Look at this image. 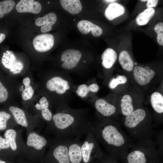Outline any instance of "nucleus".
<instances>
[{
	"instance_id": "nucleus-1",
	"label": "nucleus",
	"mask_w": 163,
	"mask_h": 163,
	"mask_svg": "<svg viewBox=\"0 0 163 163\" xmlns=\"http://www.w3.org/2000/svg\"><path fill=\"white\" fill-rule=\"evenodd\" d=\"M52 120L59 137L79 138L86 135L91 129V123L69 113H56L53 116Z\"/></svg>"
},
{
	"instance_id": "nucleus-2",
	"label": "nucleus",
	"mask_w": 163,
	"mask_h": 163,
	"mask_svg": "<svg viewBox=\"0 0 163 163\" xmlns=\"http://www.w3.org/2000/svg\"><path fill=\"white\" fill-rule=\"evenodd\" d=\"M91 129L98 141L112 152L125 148L127 140L118 127L108 120L91 124Z\"/></svg>"
},
{
	"instance_id": "nucleus-3",
	"label": "nucleus",
	"mask_w": 163,
	"mask_h": 163,
	"mask_svg": "<svg viewBox=\"0 0 163 163\" xmlns=\"http://www.w3.org/2000/svg\"><path fill=\"white\" fill-rule=\"evenodd\" d=\"M70 139L59 137L45 159V163H70L68 151Z\"/></svg>"
},
{
	"instance_id": "nucleus-4",
	"label": "nucleus",
	"mask_w": 163,
	"mask_h": 163,
	"mask_svg": "<svg viewBox=\"0 0 163 163\" xmlns=\"http://www.w3.org/2000/svg\"><path fill=\"white\" fill-rule=\"evenodd\" d=\"M86 135L81 147L83 163H91L93 159L101 155L102 152L91 129Z\"/></svg>"
},
{
	"instance_id": "nucleus-5",
	"label": "nucleus",
	"mask_w": 163,
	"mask_h": 163,
	"mask_svg": "<svg viewBox=\"0 0 163 163\" xmlns=\"http://www.w3.org/2000/svg\"><path fill=\"white\" fill-rule=\"evenodd\" d=\"M146 117L147 113L145 110L141 108L136 109L126 116L124 125L133 135L137 136L146 129L144 126H150V125L145 123Z\"/></svg>"
},
{
	"instance_id": "nucleus-6",
	"label": "nucleus",
	"mask_w": 163,
	"mask_h": 163,
	"mask_svg": "<svg viewBox=\"0 0 163 163\" xmlns=\"http://www.w3.org/2000/svg\"><path fill=\"white\" fill-rule=\"evenodd\" d=\"M133 77L136 83L141 86H146L155 79L157 74L155 71L148 66H137L134 67Z\"/></svg>"
},
{
	"instance_id": "nucleus-7",
	"label": "nucleus",
	"mask_w": 163,
	"mask_h": 163,
	"mask_svg": "<svg viewBox=\"0 0 163 163\" xmlns=\"http://www.w3.org/2000/svg\"><path fill=\"white\" fill-rule=\"evenodd\" d=\"M33 43L36 50L44 52L50 50L54 43V37L52 34H44L36 36L34 39Z\"/></svg>"
},
{
	"instance_id": "nucleus-8",
	"label": "nucleus",
	"mask_w": 163,
	"mask_h": 163,
	"mask_svg": "<svg viewBox=\"0 0 163 163\" xmlns=\"http://www.w3.org/2000/svg\"><path fill=\"white\" fill-rule=\"evenodd\" d=\"M81 56V53L78 50L68 49L65 50L61 56V60L64 62L62 65V67L69 69L74 68L79 62Z\"/></svg>"
},
{
	"instance_id": "nucleus-9",
	"label": "nucleus",
	"mask_w": 163,
	"mask_h": 163,
	"mask_svg": "<svg viewBox=\"0 0 163 163\" xmlns=\"http://www.w3.org/2000/svg\"><path fill=\"white\" fill-rule=\"evenodd\" d=\"M82 143L78 138L70 139L68 151L70 163H83L81 150Z\"/></svg>"
},
{
	"instance_id": "nucleus-10",
	"label": "nucleus",
	"mask_w": 163,
	"mask_h": 163,
	"mask_svg": "<svg viewBox=\"0 0 163 163\" xmlns=\"http://www.w3.org/2000/svg\"><path fill=\"white\" fill-rule=\"evenodd\" d=\"M46 86L49 91H55L59 94L64 93L70 88L67 81L59 76L53 77L48 80Z\"/></svg>"
},
{
	"instance_id": "nucleus-11",
	"label": "nucleus",
	"mask_w": 163,
	"mask_h": 163,
	"mask_svg": "<svg viewBox=\"0 0 163 163\" xmlns=\"http://www.w3.org/2000/svg\"><path fill=\"white\" fill-rule=\"evenodd\" d=\"M149 147V145L145 146H137L133 149L128 155L127 159L128 163H146L147 159L146 152Z\"/></svg>"
},
{
	"instance_id": "nucleus-12",
	"label": "nucleus",
	"mask_w": 163,
	"mask_h": 163,
	"mask_svg": "<svg viewBox=\"0 0 163 163\" xmlns=\"http://www.w3.org/2000/svg\"><path fill=\"white\" fill-rule=\"evenodd\" d=\"M42 8L40 3L34 0H21L17 4L16 10L19 12H30L37 14L40 11Z\"/></svg>"
},
{
	"instance_id": "nucleus-13",
	"label": "nucleus",
	"mask_w": 163,
	"mask_h": 163,
	"mask_svg": "<svg viewBox=\"0 0 163 163\" xmlns=\"http://www.w3.org/2000/svg\"><path fill=\"white\" fill-rule=\"evenodd\" d=\"M56 20V14L54 13L50 12L42 17L37 18L35 23L37 26H42L40 29L41 31L46 33L51 30L52 25L55 24Z\"/></svg>"
},
{
	"instance_id": "nucleus-14",
	"label": "nucleus",
	"mask_w": 163,
	"mask_h": 163,
	"mask_svg": "<svg viewBox=\"0 0 163 163\" xmlns=\"http://www.w3.org/2000/svg\"><path fill=\"white\" fill-rule=\"evenodd\" d=\"M77 27L82 34H88L91 31L92 35L95 37L100 36L102 34V28L86 20H82L77 24Z\"/></svg>"
},
{
	"instance_id": "nucleus-15",
	"label": "nucleus",
	"mask_w": 163,
	"mask_h": 163,
	"mask_svg": "<svg viewBox=\"0 0 163 163\" xmlns=\"http://www.w3.org/2000/svg\"><path fill=\"white\" fill-rule=\"evenodd\" d=\"M94 106L97 110L105 117H109L112 115L117 110L114 105L102 99L97 100L95 101Z\"/></svg>"
},
{
	"instance_id": "nucleus-16",
	"label": "nucleus",
	"mask_w": 163,
	"mask_h": 163,
	"mask_svg": "<svg viewBox=\"0 0 163 163\" xmlns=\"http://www.w3.org/2000/svg\"><path fill=\"white\" fill-rule=\"evenodd\" d=\"M47 143V141L45 137L34 132L30 133L27 141L28 146L33 147L38 150L42 149L46 145Z\"/></svg>"
},
{
	"instance_id": "nucleus-17",
	"label": "nucleus",
	"mask_w": 163,
	"mask_h": 163,
	"mask_svg": "<svg viewBox=\"0 0 163 163\" xmlns=\"http://www.w3.org/2000/svg\"><path fill=\"white\" fill-rule=\"evenodd\" d=\"M125 11L124 7L116 3L110 4L106 9L104 14L109 20H112L124 14Z\"/></svg>"
},
{
	"instance_id": "nucleus-18",
	"label": "nucleus",
	"mask_w": 163,
	"mask_h": 163,
	"mask_svg": "<svg viewBox=\"0 0 163 163\" xmlns=\"http://www.w3.org/2000/svg\"><path fill=\"white\" fill-rule=\"evenodd\" d=\"M117 57L116 52L113 49L110 48L106 49L101 56L102 66L106 69L110 68L116 61Z\"/></svg>"
},
{
	"instance_id": "nucleus-19",
	"label": "nucleus",
	"mask_w": 163,
	"mask_h": 163,
	"mask_svg": "<svg viewBox=\"0 0 163 163\" xmlns=\"http://www.w3.org/2000/svg\"><path fill=\"white\" fill-rule=\"evenodd\" d=\"M62 7L65 10L72 14L79 13L82 9V5L79 0H60Z\"/></svg>"
},
{
	"instance_id": "nucleus-20",
	"label": "nucleus",
	"mask_w": 163,
	"mask_h": 163,
	"mask_svg": "<svg viewBox=\"0 0 163 163\" xmlns=\"http://www.w3.org/2000/svg\"><path fill=\"white\" fill-rule=\"evenodd\" d=\"M120 107L121 113L126 116L135 110L133 98L128 94L124 95L120 102Z\"/></svg>"
},
{
	"instance_id": "nucleus-21",
	"label": "nucleus",
	"mask_w": 163,
	"mask_h": 163,
	"mask_svg": "<svg viewBox=\"0 0 163 163\" xmlns=\"http://www.w3.org/2000/svg\"><path fill=\"white\" fill-rule=\"evenodd\" d=\"M120 64L122 68L125 71L131 72L134 68V62L129 53L126 50L122 51L119 57Z\"/></svg>"
},
{
	"instance_id": "nucleus-22",
	"label": "nucleus",
	"mask_w": 163,
	"mask_h": 163,
	"mask_svg": "<svg viewBox=\"0 0 163 163\" xmlns=\"http://www.w3.org/2000/svg\"><path fill=\"white\" fill-rule=\"evenodd\" d=\"M49 102L46 97H43L40 100L39 103H37L35 105L36 108L41 110L42 116L46 120L50 121L53 117L52 113L48 108Z\"/></svg>"
},
{
	"instance_id": "nucleus-23",
	"label": "nucleus",
	"mask_w": 163,
	"mask_h": 163,
	"mask_svg": "<svg viewBox=\"0 0 163 163\" xmlns=\"http://www.w3.org/2000/svg\"><path fill=\"white\" fill-rule=\"evenodd\" d=\"M150 102L152 107L157 113H162L163 112V96L159 92H153L150 97Z\"/></svg>"
},
{
	"instance_id": "nucleus-24",
	"label": "nucleus",
	"mask_w": 163,
	"mask_h": 163,
	"mask_svg": "<svg viewBox=\"0 0 163 163\" xmlns=\"http://www.w3.org/2000/svg\"><path fill=\"white\" fill-rule=\"evenodd\" d=\"M9 110L12 114L18 124L24 127L28 126L25 114L23 110L18 107L13 106H10Z\"/></svg>"
},
{
	"instance_id": "nucleus-25",
	"label": "nucleus",
	"mask_w": 163,
	"mask_h": 163,
	"mask_svg": "<svg viewBox=\"0 0 163 163\" xmlns=\"http://www.w3.org/2000/svg\"><path fill=\"white\" fill-rule=\"evenodd\" d=\"M155 12V9L153 8L145 9L137 16L136 18V23L139 26L146 25L153 16Z\"/></svg>"
},
{
	"instance_id": "nucleus-26",
	"label": "nucleus",
	"mask_w": 163,
	"mask_h": 163,
	"mask_svg": "<svg viewBox=\"0 0 163 163\" xmlns=\"http://www.w3.org/2000/svg\"><path fill=\"white\" fill-rule=\"evenodd\" d=\"M23 83L25 86V88L22 94V99L24 101L30 100L32 97L34 93L32 87L30 85V79L28 77L24 78Z\"/></svg>"
},
{
	"instance_id": "nucleus-27",
	"label": "nucleus",
	"mask_w": 163,
	"mask_h": 163,
	"mask_svg": "<svg viewBox=\"0 0 163 163\" xmlns=\"http://www.w3.org/2000/svg\"><path fill=\"white\" fill-rule=\"evenodd\" d=\"M15 2L12 0H5L0 2V18L4 14L10 12L14 8Z\"/></svg>"
},
{
	"instance_id": "nucleus-28",
	"label": "nucleus",
	"mask_w": 163,
	"mask_h": 163,
	"mask_svg": "<svg viewBox=\"0 0 163 163\" xmlns=\"http://www.w3.org/2000/svg\"><path fill=\"white\" fill-rule=\"evenodd\" d=\"M16 136L15 131L12 129L7 130L4 134L5 139L8 141L10 146L13 151H15L17 148L16 142Z\"/></svg>"
},
{
	"instance_id": "nucleus-29",
	"label": "nucleus",
	"mask_w": 163,
	"mask_h": 163,
	"mask_svg": "<svg viewBox=\"0 0 163 163\" xmlns=\"http://www.w3.org/2000/svg\"><path fill=\"white\" fill-rule=\"evenodd\" d=\"M127 81V78L125 76L119 75L116 78H113L110 80L109 86L110 89H113L119 85L125 84Z\"/></svg>"
},
{
	"instance_id": "nucleus-30",
	"label": "nucleus",
	"mask_w": 163,
	"mask_h": 163,
	"mask_svg": "<svg viewBox=\"0 0 163 163\" xmlns=\"http://www.w3.org/2000/svg\"><path fill=\"white\" fill-rule=\"evenodd\" d=\"M154 30L157 34V41L159 45H163V23L159 22L154 27Z\"/></svg>"
},
{
	"instance_id": "nucleus-31",
	"label": "nucleus",
	"mask_w": 163,
	"mask_h": 163,
	"mask_svg": "<svg viewBox=\"0 0 163 163\" xmlns=\"http://www.w3.org/2000/svg\"><path fill=\"white\" fill-rule=\"evenodd\" d=\"M10 117V115L6 112L0 111V130H3L6 128L7 122Z\"/></svg>"
},
{
	"instance_id": "nucleus-32",
	"label": "nucleus",
	"mask_w": 163,
	"mask_h": 163,
	"mask_svg": "<svg viewBox=\"0 0 163 163\" xmlns=\"http://www.w3.org/2000/svg\"><path fill=\"white\" fill-rule=\"evenodd\" d=\"M89 91L88 87L85 84H82L78 86L76 93L79 96L84 97L87 96Z\"/></svg>"
},
{
	"instance_id": "nucleus-33",
	"label": "nucleus",
	"mask_w": 163,
	"mask_h": 163,
	"mask_svg": "<svg viewBox=\"0 0 163 163\" xmlns=\"http://www.w3.org/2000/svg\"><path fill=\"white\" fill-rule=\"evenodd\" d=\"M8 97V92L5 86L0 81V103L5 102Z\"/></svg>"
},
{
	"instance_id": "nucleus-34",
	"label": "nucleus",
	"mask_w": 163,
	"mask_h": 163,
	"mask_svg": "<svg viewBox=\"0 0 163 163\" xmlns=\"http://www.w3.org/2000/svg\"><path fill=\"white\" fill-rule=\"evenodd\" d=\"M9 143L5 138H3L0 136V150L2 149H7L10 147Z\"/></svg>"
},
{
	"instance_id": "nucleus-35",
	"label": "nucleus",
	"mask_w": 163,
	"mask_h": 163,
	"mask_svg": "<svg viewBox=\"0 0 163 163\" xmlns=\"http://www.w3.org/2000/svg\"><path fill=\"white\" fill-rule=\"evenodd\" d=\"M146 5L148 8H152L155 7L157 5L158 0H147Z\"/></svg>"
},
{
	"instance_id": "nucleus-36",
	"label": "nucleus",
	"mask_w": 163,
	"mask_h": 163,
	"mask_svg": "<svg viewBox=\"0 0 163 163\" xmlns=\"http://www.w3.org/2000/svg\"><path fill=\"white\" fill-rule=\"evenodd\" d=\"M88 87L89 91L93 92H97L99 90V86L96 84H91Z\"/></svg>"
},
{
	"instance_id": "nucleus-37",
	"label": "nucleus",
	"mask_w": 163,
	"mask_h": 163,
	"mask_svg": "<svg viewBox=\"0 0 163 163\" xmlns=\"http://www.w3.org/2000/svg\"><path fill=\"white\" fill-rule=\"evenodd\" d=\"M5 38V35L3 33H0V44L1 43Z\"/></svg>"
},
{
	"instance_id": "nucleus-38",
	"label": "nucleus",
	"mask_w": 163,
	"mask_h": 163,
	"mask_svg": "<svg viewBox=\"0 0 163 163\" xmlns=\"http://www.w3.org/2000/svg\"><path fill=\"white\" fill-rule=\"evenodd\" d=\"M104 1L106 2H116L117 1L115 0H104Z\"/></svg>"
},
{
	"instance_id": "nucleus-39",
	"label": "nucleus",
	"mask_w": 163,
	"mask_h": 163,
	"mask_svg": "<svg viewBox=\"0 0 163 163\" xmlns=\"http://www.w3.org/2000/svg\"><path fill=\"white\" fill-rule=\"evenodd\" d=\"M0 163H7L6 162V161H4L0 159Z\"/></svg>"
},
{
	"instance_id": "nucleus-40",
	"label": "nucleus",
	"mask_w": 163,
	"mask_h": 163,
	"mask_svg": "<svg viewBox=\"0 0 163 163\" xmlns=\"http://www.w3.org/2000/svg\"><path fill=\"white\" fill-rule=\"evenodd\" d=\"M140 1H141L142 2H146L147 0H140Z\"/></svg>"
}]
</instances>
